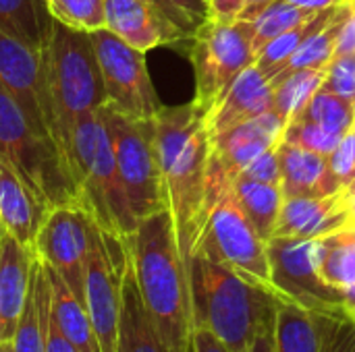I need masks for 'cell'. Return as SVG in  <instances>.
Listing matches in <instances>:
<instances>
[{"label": "cell", "mask_w": 355, "mask_h": 352, "mask_svg": "<svg viewBox=\"0 0 355 352\" xmlns=\"http://www.w3.org/2000/svg\"><path fill=\"white\" fill-rule=\"evenodd\" d=\"M254 23L245 19L225 21L208 17L191 35V62L196 73V104L208 112L227 87L252 64Z\"/></svg>", "instance_id": "8"}, {"label": "cell", "mask_w": 355, "mask_h": 352, "mask_svg": "<svg viewBox=\"0 0 355 352\" xmlns=\"http://www.w3.org/2000/svg\"><path fill=\"white\" fill-rule=\"evenodd\" d=\"M46 352H79L71 342L69 338L56 328L54 322H50V332H48V346Z\"/></svg>", "instance_id": "45"}, {"label": "cell", "mask_w": 355, "mask_h": 352, "mask_svg": "<svg viewBox=\"0 0 355 352\" xmlns=\"http://www.w3.org/2000/svg\"><path fill=\"white\" fill-rule=\"evenodd\" d=\"M339 319L277 299L275 352H324Z\"/></svg>", "instance_id": "20"}, {"label": "cell", "mask_w": 355, "mask_h": 352, "mask_svg": "<svg viewBox=\"0 0 355 352\" xmlns=\"http://www.w3.org/2000/svg\"><path fill=\"white\" fill-rule=\"evenodd\" d=\"M69 168L77 185L79 207L100 228L129 239L139 222L131 212L110 133L100 110L83 114L77 120L69 151Z\"/></svg>", "instance_id": "5"}, {"label": "cell", "mask_w": 355, "mask_h": 352, "mask_svg": "<svg viewBox=\"0 0 355 352\" xmlns=\"http://www.w3.org/2000/svg\"><path fill=\"white\" fill-rule=\"evenodd\" d=\"M52 322V290L44 261L33 253L25 305L12 336L15 352H46Z\"/></svg>", "instance_id": "21"}, {"label": "cell", "mask_w": 355, "mask_h": 352, "mask_svg": "<svg viewBox=\"0 0 355 352\" xmlns=\"http://www.w3.org/2000/svg\"><path fill=\"white\" fill-rule=\"evenodd\" d=\"M235 197L243 212L252 220L254 228L264 241H270L277 228V220L283 207V191L279 185L258 183L245 176H235L231 183Z\"/></svg>", "instance_id": "28"}, {"label": "cell", "mask_w": 355, "mask_h": 352, "mask_svg": "<svg viewBox=\"0 0 355 352\" xmlns=\"http://www.w3.org/2000/svg\"><path fill=\"white\" fill-rule=\"evenodd\" d=\"M127 239L92 224L83 278V305L102 352H116L123 282L129 270Z\"/></svg>", "instance_id": "9"}, {"label": "cell", "mask_w": 355, "mask_h": 352, "mask_svg": "<svg viewBox=\"0 0 355 352\" xmlns=\"http://www.w3.org/2000/svg\"><path fill=\"white\" fill-rule=\"evenodd\" d=\"M337 54H355V6L341 27L337 39Z\"/></svg>", "instance_id": "44"}, {"label": "cell", "mask_w": 355, "mask_h": 352, "mask_svg": "<svg viewBox=\"0 0 355 352\" xmlns=\"http://www.w3.org/2000/svg\"><path fill=\"white\" fill-rule=\"evenodd\" d=\"M100 114L110 133L119 174L135 220L141 222L160 210H168L154 149L152 118L137 120L108 104L100 108Z\"/></svg>", "instance_id": "7"}, {"label": "cell", "mask_w": 355, "mask_h": 352, "mask_svg": "<svg viewBox=\"0 0 355 352\" xmlns=\"http://www.w3.org/2000/svg\"><path fill=\"white\" fill-rule=\"evenodd\" d=\"M314 259L320 278L337 288L345 290L355 284V226L341 228L316 241Z\"/></svg>", "instance_id": "26"}, {"label": "cell", "mask_w": 355, "mask_h": 352, "mask_svg": "<svg viewBox=\"0 0 355 352\" xmlns=\"http://www.w3.org/2000/svg\"><path fill=\"white\" fill-rule=\"evenodd\" d=\"M281 162V191L283 199L289 197H327L343 187L339 185L329 156L308 151L300 145L281 141L279 147Z\"/></svg>", "instance_id": "18"}, {"label": "cell", "mask_w": 355, "mask_h": 352, "mask_svg": "<svg viewBox=\"0 0 355 352\" xmlns=\"http://www.w3.org/2000/svg\"><path fill=\"white\" fill-rule=\"evenodd\" d=\"M337 6H339V4L329 6V8L316 12L312 19L304 21L302 25H297V27H293V29H289V31L277 35L272 41H268V44L258 52V56H256V68H258L268 81L277 79L279 73L283 71V66L289 62V58L297 52V48H300L314 31H318L320 27H324V25L329 23V19H331L333 12L337 10Z\"/></svg>", "instance_id": "29"}, {"label": "cell", "mask_w": 355, "mask_h": 352, "mask_svg": "<svg viewBox=\"0 0 355 352\" xmlns=\"http://www.w3.org/2000/svg\"><path fill=\"white\" fill-rule=\"evenodd\" d=\"M272 2H277V0H245V6H243V10H241V15H239V19H245V21H254V19H258Z\"/></svg>", "instance_id": "46"}, {"label": "cell", "mask_w": 355, "mask_h": 352, "mask_svg": "<svg viewBox=\"0 0 355 352\" xmlns=\"http://www.w3.org/2000/svg\"><path fill=\"white\" fill-rule=\"evenodd\" d=\"M354 10V4L349 0H343L337 10L333 12V17L329 19V23L324 27H320L318 31H314L300 48L297 52L289 58V62L283 66V71L279 73L277 79H272L270 83L295 73V71H310V68H327L329 62L335 58L337 54V39L341 33V27L345 23V19L349 17V12Z\"/></svg>", "instance_id": "27"}, {"label": "cell", "mask_w": 355, "mask_h": 352, "mask_svg": "<svg viewBox=\"0 0 355 352\" xmlns=\"http://www.w3.org/2000/svg\"><path fill=\"white\" fill-rule=\"evenodd\" d=\"M116 352H168L144 305L131 263L123 282Z\"/></svg>", "instance_id": "23"}, {"label": "cell", "mask_w": 355, "mask_h": 352, "mask_svg": "<svg viewBox=\"0 0 355 352\" xmlns=\"http://www.w3.org/2000/svg\"><path fill=\"white\" fill-rule=\"evenodd\" d=\"M0 160L29 187L46 212L79 205L75 178L50 137L29 122L15 98L0 83Z\"/></svg>", "instance_id": "6"}, {"label": "cell", "mask_w": 355, "mask_h": 352, "mask_svg": "<svg viewBox=\"0 0 355 352\" xmlns=\"http://www.w3.org/2000/svg\"><path fill=\"white\" fill-rule=\"evenodd\" d=\"M283 2H289V4H295V6H302L308 10H324L329 6L341 4L343 0H283Z\"/></svg>", "instance_id": "47"}, {"label": "cell", "mask_w": 355, "mask_h": 352, "mask_svg": "<svg viewBox=\"0 0 355 352\" xmlns=\"http://www.w3.org/2000/svg\"><path fill=\"white\" fill-rule=\"evenodd\" d=\"M295 118L316 122L339 135H347L355 122V106L345 98L320 87Z\"/></svg>", "instance_id": "31"}, {"label": "cell", "mask_w": 355, "mask_h": 352, "mask_svg": "<svg viewBox=\"0 0 355 352\" xmlns=\"http://www.w3.org/2000/svg\"><path fill=\"white\" fill-rule=\"evenodd\" d=\"M354 131H355V122H354Z\"/></svg>", "instance_id": "52"}, {"label": "cell", "mask_w": 355, "mask_h": 352, "mask_svg": "<svg viewBox=\"0 0 355 352\" xmlns=\"http://www.w3.org/2000/svg\"><path fill=\"white\" fill-rule=\"evenodd\" d=\"M191 352H229L227 346L206 328L196 326L193 328V340H191Z\"/></svg>", "instance_id": "42"}, {"label": "cell", "mask_w": 355, "mask_h": 352, "mask_svg": "<svg viewBox=\"0 0 355 352\" xmlns=\"http://www.w3.org/2000/svg\"><path fill=\"white\" fill-rule=\"evenodd\" d=\"M0 83L15 98L35 131L50 137L42 83V54L0 33Z\"/></svg>", "instance_id": "14"}, {"label": "cell", "mask_w": 355, "mask_h": 352, "mask_svg": "<svg viewBox=\"0 0 355 352\" xmlns=\"http://www.w3.org/2000/svg\"><path fill=\"white\" fill-rule=\"evenodd\" d=\"M0 352H15V349H12V340L0 342Z\"/></svg>", "instance_id": "49"}, {"label": "cell", "mask_w": 355, "mask_h": 352, "mask_svg": "<svg viewBox=\"0 0 355 352\" xmlns=\"http://www.w3.org/2000/svg\"><path fill=\"white\" fill-rule=\"evenodd\" d=\"M196 29L210 17L208 0H168Z\"/></svg>", "instance_id": "40"}, {"label": "cell", "mask_w": 355, "mask_h": 352, "mask_svg": "<svg viewBox=\"0 0 355 352\" xmlns=\"http://www.w3.org/2000/svg\"><path fill=\"white\" fill-rule=\"evenodd\" d=\"M243 6H245V0H208L212 19L235 21V19H239Z\"/></svg>", "instance_id": "41"}, {"label": "cell", "mask_w": 355, "mask_h": 352, "mask_svg": "<svg viewBox=\"0 0 355 352\" xmlns=\"http://www.w3.org/2000/svg\"><path fill=\"white\" fill-rule=\"evenodd\" d=\"M324 352H355V324L347 317H341L327 342Z\"/></svg>", "instance_id": "38"}, {"label": "cell", "mask_w": 355, "mask_h": 352, "mask_svg": "<svg viewBox=\"0 0 355 352\" xmlns=\"http://www.w3.org/2000/svg\"><path fill=\"white\" fill-rule=\"evenodd\" d=\"M331 168L343 189L352 187L355 183V131H352L341 139L337 149L329 156Z\"/></svg>", "instance_id": "36"}, {"label": "cell", "mask_w": 355, "mask_h": 352, "mask_svg": "<svg viewBox=\"0 0 355 352\" xmlns=\"http://www.w3.org/2000/svg\"><path fill=\"white\" fill-rule=\"evenodd\" d=\"M349 2H352V4H354V6H355V0H349Z\"/></svg>", "instance_id": "51"}, {"label": "cell", "mask_w": 355, "mask_h": 352, "mask_svg": "<svg viewBox=\"0 0 355 352\" xmlns=\"http://www.w3.org/2000/svg\"><path fill=\"white\" fill-rule=\"evenodd\" d=\"M322 87L345 98L355 106V54H335L327 66Z\"/></svg>", "instance_id": "35"}, {"label": "cell", "mask_w": 355, "mask_h": 352, "mask_svg": "<svg viewBox=\"0 0 355 352\" xmlns=\"http://www.w3.org/2000/svg\"><path fill=\"white\" fill-rule=\"evenodd\" d=\"M279 147V145H277ZM275 149H268L264 151L260 158H256L239 176H245V178H252V180H258V183H266V185H279L281 187V162H279V151Z\"/></svg>", "instance_id": "37"}, {"label": "cell", "mask_w": 355, "mask_h": 352, "mask_svg": "<svg viewBox=\"0 0 355 352\" xmlns=\"http://www.w3.org/2000/svg\"><path fill=\"white\" fill-rule=\"evenodd\" d=\"M92 224L94 220L79 205H60L44 216L33 241V253L50 266L81 301Z\"/></svg>", "instance_id": "13"}, {"label": "cell", "mask_w": 355, "mask_h": 352, "mask_svg": "<svg viewBox=\"0 0 355 352\" xmlns=\"http://www.w3.org/2000/svg\"><path fill=\"white\" fill-rule=\"evenodd\" d=\"M4 234H6V226H4V222H2V218H0V243H2V239H4Z\"/></svg>", "instance_id": "50"}, {"label": "cell", "mask_w": 355, "mask_h": 352, "mask_svg": "<svg viewBox=\"0 0 355 352\" xmlns=\"http://www.w3.org/2000/svg\"><path fill=\"white\" fill-rule=\"evenodd\" d=\"M193 324L212 332L229 352H248L254 336L275 315L277 299L225 263L196 253L187 261Z\"/></svg>", "instance_id": "4"}, {"label": "cell", "mask_w": 355, "mask_h": 352, "mask_svg": "<svg viewBox=\"0 0 355 352\" xmlns=\"http://www.w3.org/2000/svg\"><path fill=\"white\" fill-rule=\"evenodd\" d=\"M272 104V85L256 68L248 66L216 100V104L206 112V131L208 137H218L225 131L252 120L270 110Z\"/></svg>", "instance_id": "16"}, {"label": "cell", "mask_w": 355, "mask_h": 352, "mask_svg": "<svg viewBox=\"0 0 355 352\" xmlns=\"http://www.w3.org/2000/svg\"><path fill=\"white\" fill-rule=\"evenodd\" d=\"M343 137L345 135L333 133V131H329L316 122L302 120V118H291L285 124V133H283V141L300 145V147L314 151V154H320V156H331Z\"/></svg>", "instance_id": "34"}, {"label": "cell", "mask_w": 355, "mask_h": 352, "mask_svg": "<svg viewBox=\"0 0 355 352\" xmlns=\"http://www.w3.org/2000/svg\"><path fill=\"white\" fill-rule=\"evenodd\" d=\"M127 245L139 295L162 342L168 352H191L196 324L189 274L171 212L160 210L144 218Z\"/></svg>", "instance_id": "2"}, {"label": "cell", "mask_w": 355, "mask_h": 352, "mask_svg": "<svg viewBox=\"0 0 355 352\" xmlns=\"http://www.w3.org/2000/svg\"><path fill=\"white\" fill-rule=\"evenodd\" d=\"M89 37L102 73L106 104L137 120L154 118L162 104L146 66V52L135 50L106 27L89 31Z\"/></svg>", "instance_id": "11"}, {"label": "cell", "mask_w": 355, "mask_h": 352, "mask_svg": "<svg viewBox=\"0 0 355 352\" xmlns=\"http://www.w3.org/2000/svg\"><path fill=\"white\" fill-rule=\"evenodd\" d=\"M31 261L33 249L6 232L0 243V342L15 336L27 297Z\"/></svg>", "instance_id": "19"}, {"label": "cell", "mask_w": 355, "mask_h": 352, "mask_svg": "<svg viewBox=\"0 0 355 352\" xmlns=\"http://www.w3.org/2000/svg\"><path fill=\"white\" fill-rule=\"evenodd\" d=\"M316 12H320V10H308V8H302V6H295V4H289V2H283V0L272 2L258 19L252 21L254 23L252 46H254L256 56L277 35L302 25L304 21L312 19Z\"/></svg>", "instance_id": "32"}, {"label": "cell", "mask_w": 355, "mask_h": 352, "mask_svg": "<svg viewBox=\"0 0 355 352\" xmlns=\"http://www.w3.org/2000/svg\"><path fill=\"white\" fill-rule=\"evenodd\" d=\"M48 212L29 191L25 180L0 160V218L6 232L21 245L33 249L35 234Z\"/></svg>", "instance_id": "22"}, {"label": "cell", "mask_w": 355, "mask_h": 352, "mask_svg": "<svg viewBox=\"0 0 355 352\" xmlns=\"http://www.w3.org/2000/svg\"><path fill=\"white\" fill-rule=\"evenodd\" d=\"M54 19L46 0H0V33L42 54L52 35Z\"/></svg>", "instance_id": "25"}, {"label": "cell", "mask_w": 355, "mask_h": 352, "mask_svg": "<svg viewBox=\"0 0 355 352\" xmlns=\"http://www.w3.org/2000/svg\"><path fill=\"white\" fill-rule=\"evenodd\" d=\"M104 19L106 29L139 52L187 39L177 27L164 21L150 4L141 0H104Z\"/></svg>", "instance_id": "17"}, {"label": "cell", "mask_w": 355, "mask_h": 352, "mask_svg": "<svg viewBox=\"0 0 355 352\" xmlns=\"http://www.w3.org/2000/svg\"><path fill=\"white\" fill-rule=\"evenodd\" d=\"M248 352H275V315L262 324Z\"/></svg>", "instance_id": "43"}, {"label": "cell", "mask_w": 355, "mask_h": 352, "mask_svg": "<svg viewBox=\"0 0 355 352\" xmlns=\"http://www.w3.org/2000/svg\"><path fill=\"white\" fill-rule=\"evenodd\" d=\"M324 77H327V68H310V71H295L270 83L272 85L270 110L287 124L306 108L310 98L322 87Z\"/></svg>", "instance_id": "30"}, {"label": "cell", "mask_w": 355, "mask_h": 352, "mask_svg": "<svg viewBox=\"0 0 355 352\" xmlns=\"http://www.w3.org/2000/svg\"><path fill=\"white\" fill-rule=\"evenodd\" d=\"M343 311H345V317L355 324V284L343 290Z\"/></svg>", "instance_id": "48"}, {"label": "cell", "mask_w": 355, "mask_h": 352, "mask_svg": "<svg viewBox=\"0 0 355 352\" xmlns=\"http://www.w3.org/2000/svg\"><path fill=\"white\" fill-rule=\"evenodd\" d=\"M42 83L50 137L69 164L77 120L106 104L89 31L54 21L52 35L42 52Z\"/></svg>", "instance_id": "3"}, {"label": "cell", "mask_w": 355, "mask_h": 352, "mask_svg": "<svg viewBox=\"0 0 355 352\" xmlns=\"http://www.w3.org/2000/svg\"><path fill=\"white\" fill-rule=\"evenodd\" d=\"M196 253L225 263L245 280L272 293L266 241L254 228L233 189L223 193L212 207Z\"/></svg>", "instance_id": "10"}, {"label": "cell", "mask_w": 355, "mask_h": 352, "mask_svg": "<svg viewBox=\"0 0 355 352\" xmlns=\"http://www.w3.org/2000/svg\"><path fill=\"white\" fill-rule=\"evenodd\" d=\"M314 245L316 241L293 237H272L266 241L272 293L304 309L345 317L343 290L329 286L320 278L314 259Z\"/></svg>", "instance_id": "12"}, {"label": "cell", "mask_w": 355, "mask_h": 352, "mask_svg": "<svg viewBox=\"0 0 355 352\" xmlns=\"http://www.w3.org/2000/svg\"><path fill=\"white\" fill-rule=\"evenodd\" d=\"M141 2H146V4H150L164 21H168L173 27H177L185 37H191L193 33H196V27L168 2V0H141Z\"/></svg>", "instance_id": "39"}, {"label": "cell", "mask_w": 355, "mask_h": 352, "mask_svg": "<svg viewBox=\"0 0 355 352\" xmlns=\"http://www.w3.org/2000/svg\"><path fill=\"white\" fill-rule=\"evenodd\" d=\"M354 224L349 191L341 189L327 197H289L277 220L272 237L318 241Z\"/></svg>", "instance_id": "15"}, {"label": "cell", "mask_w": 355, "mask_h": 352, "mask_svg": "<svg viewBox=\"0 0 355 352\" xmlns=\"http://www.w3.org/2000/svg\"><path fill=\"white\" fill-rule=\"evenodd\" d=\"M54 21L69 27L94 31L106 27L104 0H46Z\"/></svg>", "instance_id": "33"}, {"label": "cell", "mask_w": 355, "mask_h": 352, "mask_svg": "<svg viewBox=\"0 0 355 352\" xmlns=\"http://www.w3.org/2000/svg\"><path fill=\"white\" fill-rule=\"evenodd\" d=\"M46 274L52 290V322L56 328L79 352H102L83 301L50 266H46Z\"/></svg>", "instance_id": "24"}, {"label": "cell", "mask_w": 355, "mask_h": 352, "mask_svg": "<svg viewBox=\"0 0 355 352\" xmlns=\"http://www.w3.org/2000/svg\"><path fill=\"white\" fill-rule=\"evenodd\" d=\"M152 131L166 205L179 251L187 263L196 255L210 218L206 197L210 160L206 112L196 102L162 106L152 118Z\"/></svg>", "instance_id": "1"}]
</instances>
